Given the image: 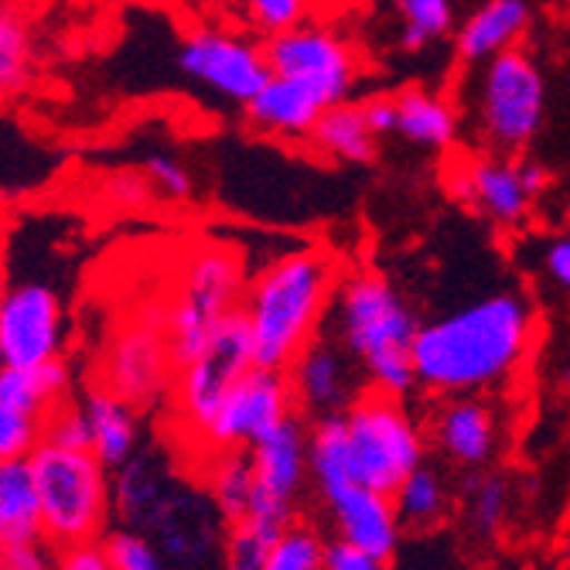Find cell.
Listing matches in <instances>:
<instances>
[{"label": "cell", "mask_w": 570, "mask_h": 570, "mask_svg": "<svg viewBox=\"0 0 570 570\" xmlns=\"http://www.w3.org/2000/svg\"><path fill=\"white\" fill-rule=\"evenodd\" d=\"M0 4H4V0H0Z\"/></svg>", "instance_id": "cell-50"}, {"label": "cell", "mask_w": 570, "mask_h": 570, "mask_svg": "<svg viewBox=\"0 0 570 570\" xmlns=\"http://www.w3.org/2000/svg\"><path fill=\"white\" fill-rule=\"evenodd\" d=\"M400 18V48L424 51L454 31V0H390Z\"/></svg>", "instance_id": "cell-29"}, {"label": "cell", "mask_w": 570, "mask_h": 570, "mask_svg": "<svg viewBox=\"0 0 570 570\" xmlns=\"http://www.w3.org/2000/svg\"><path fill=\"white\" fill-rule=\"evenodd\" d=\"M72 396V373L66 358H56L35 370L0 366V406H14L48 421L51 410H59Z\"/></svg>", "instance_id": "cell-26"}, {"label": "cell", "mask_w": 570, "mask_h": 570, "mask_svg": "<svg viewBox=\"0 0 570 570\" xmlns=\"http://www.w3.org/2000/svg\"><path fill=\"white\" fill-rule=\"evenodd\" d=\"M434 441L458 464H469V469L485 464L499 441L495 410L475 393L451 396L434 421Z\"/></svg>", "instance_id": "cell-22"}, {"label": "cell", "mask_w": 570, "mask_h": 570, "mask_svg": "<svg viewBox=\"0 0 570 570\" xmlns=\"http://www.w3.org/2000/svg\"><path fill=\"white\" fill-rule=\"evenodd\" d=\"M325 505L335 515L338 540L366 550L376 560H390L400 543V515L393 495L373 492L366 485H345L325 495Z\"/></svg>", "instance_id": "cell-18"}, {"label": "cell", "mask_w": 570, "mask_h": 570, "mask_svg": "<svg viewBox=\"0 0 570 570\" xmlns=\"http://www.w3.org/2000/svg\"><path fill=\"white\" fill-rule=\"evenodd\" d=\"M0 294H4V267H0Z\"/></svg>", "instance_id": "cell-48"}, {"label": "cell", "mask_w": 570, "mask_h": 570, "mask_svg": "<svg viewBox=\"0 0 570 570\" xmlns=\"http://www.w3.org/2000/svg\"><path fill=\"white\" fill-rule=\"evenodd\" d=\"M253 366V335L243 307H233L226 318L213 328L209 342L202 345L195 358L175 370L171 406L185 431L202 441L205 428L216 417L219 403L233 390V383Z\"/></svg>", "instance_id": "cell-8"}, {"label": "cell", "mask_w": 570, "mask_h": 570, "mask_svg": "<svg viewBox=\"0 0 570 570\" xmlns=\"http://www.w3.org/2000/svg\"><path fill=\"white\" fill-rule=\"evenodd\" d=\"M567 563H570V540H567Z\"/></svg>", "instance_id": "cell-49"}, {"label": "cell", "mask_w": 570, "mask_h": 570, "mask_svg": "<svg viewBox=\"0 0 570 570\" xmlns=\"http://www.w3.org/2000/svg\"><path fill=\"white\" fill-rule=\"evenodd\" d=\"M345 417L348 434V472L355 485L393 495L400 482L424 464V434L393 393H358Z\"/></svg>", "instance_id": "cell-6"}, {"label": "cell", "mask_w": 570, "mask_h": 570, "mask_svg": "<svg viewBox=\"0 0 570 570\" xmlns=\"http://www.w3.org/2000/svg\"><path fill=\"white\" fill-rule=\"evenodd\" d=\"M307 144L315 147L322 158L338 165H373L380 154V137L366 124L362 102H335L322 114V120L311 127Z\"/></svg>", "instance_id": "cell-24"}, {"label": "cell", "mask_w": 570, "mask_h": 570, "mask_svg": "<svg viewBox=\"0 0 570 570\" xmlns=\"http://www.w3.org/2000/svg\"><path fill=\"white\" fill-rule=\"evenodd\" d=\"M338 277V261L328 249L301 246L246 284L239 307L253 335V366L287 370L318 338Z\"/></svg>", "instance_id": "cell-2"}, {"label": "cell", "mask_w": 570, "mask_h": 570, "mask_svg": "<svg viewBox=\"0 0 570 570\" xmlns=\"http://www.w3.org/2000/svg\"><path fill=\"white\" fill-rule=\"evenodd\" d=\"M362 114H366V124L380 140L396 134V96H370L362 102Z\"/></svg>", "instance_id": "cell-43"}, {"label": "cell", "mask_w": 570, "mask_h": 570, "mask_svg": "<svg viewBox=\"0 0 570 570\" xmlns=\"http://www.w3.org/2000/svg\"><path fill=\"white\" fill-rule=\"evenodd\" d=\"M51 570H114V567L102 540H86V543L51 550Z\"/></svg>", "instance_id": "cell-40"}, {"label": "cell", "mask_w": 570, "mask_h": 570, "mask_svg": "<svg viewBox=\"0 0 570 570\" xmlns=\"http://www.w3.org/2000/svg\"><path fill=\"white\" fill-rule=\"evenodd\" d=\"M563 223H567V229H570V202H567V209H563Z\"/></svg>", "instance_id": "cell-47"}, {"label": "cell", "mask_w": 570, "mask_h": 570, "mask_svg": "<svg viewBox=\"0 0 570 570\" xmlns=\"http://www.w3.org/2000/svg\"><path fill=\"white\" fill-rule=\"evenodd\" d=\"M243 294H246V277L233 249L198 246L195 253H188L178 287L168 307L161 311L175 370L202 352L219 318H226L233 307L243 304Z\"/></svg>", "instance_id": "cell-7"}, {"label": "cell", "mask_w": 570, "mask_h": 570, "mask_svg": "<svg viewBox=\"0 0 570 570\" xmlns=\"http://www.w3.org/2000/svg\"><path fill=\"white\" fill-rule=\"evenodd\" d=\"M178 66L213 96L246 107L271 79L264 45L223 28H195L178 45Z\"/></svg>", "instance_id": "cell-10"}, {"label": "cell", "mask_w": 570, "mask_h": 570, "mask_svg": "<svg viewBox=\"0 0 570 570\" xmlns=\"http://www.w3.org/2000/svg\"><path fill=\"white\" fill-rule=\"evenodd\" d=\"M294 390L287 380V370H264L249 366L226 400L219 403L216 417L202 434L205 451H233V448H253L264 434H271L281 421L294 413Z\"/></svg>", "instance_id": "cell-14"}, {"label": "cell", "mask_w": 570, "mask_h": 570, "mask_svg": "<svg viewBox=\"0 0 570 570\" xmlns=\"http://www.w3.org/2000/svg\"><path fill=\"white\" fill-rule=\"evenodd\" d=\"M393 505L400 523L413 527V530H428L438 527L441 515H444V485L441 475L428 464H417L393 492Z\"/></svg>", "instance_id": "cell-30"}, {"label": "cell", "mask_w": 570, "mask_h": 570, "mask_svg": "<svg viewBox=\"0 0 570 570\" xmlns=\"http://www.w3.org/2000/svg\"><path fill=\"white\" fill-rule=\"evenodd\" d=\"M461 117L451 99L441 92H431L424 86H410L396 92V137H403L410 147L441 154L458 144Z\"/></svg>", "instance_id": "cell-23"}, {"label": "cell", "mask_w": 570, "mask_h": 570, "mask_svg": "<svg viewBox=\"0 0 570 570\" xmlns=\"http://www.w3.org/2000/svg\"><path fill=\"white\" fill-rule=\"evenodd\" d=\"M253 461V492L246 515L267 520L277 527H291L294 499L307 475V431L294 417L281 421L271 434H264L249 448Z\"/></svg>", "instance_id": "cell-15"}, {"label": "cell", "mask_w": 570, "mask_h": 570, "mask_svg": "<svg viewBox=\"0 0 570 570\" xmlns=\"http://www.w3.org/2000/svg\"><path fill=\"white\" fill-rule=\"evenodd\" d=\"M41 438H45V417H35V413L14 406H0V461L28 458Z\"/></svg>", "instance_id": "cell-37"}, {"label": "cell", "mask_w": 570, "mask_h": 570, "mask_svg": "<svg viewBox=\"0 0 570 570\" xmlns=\"http://www.w3.org/2000/svg\"><path fill=\"white\" fill-rule=\"evenodd\" d=\"M328 338H335L373 390L406 396L417 386L413 342L421 318L400 294V287L373 267L342 274L325 315Z\"/></svg>", "instance_id": "cell-3"}, {"label": "cell", "mask_w": 570, "mask_h": 570, "mask_svg": "<svg viewBox=\"0 0 570 570\" xmlns=\"http://www.w3.org/2000/svg\"><path fill=\"white\" fill-rule=\"evenodd\" d=\"M140 171H144L147 185L154 188V198L175 202V205L195 198V178H191L188 165L181 158H175V154H168V150H150V154H144Z\"/></svg>", "instance_id": "cell-33"}, {"label": "cell", "mask_w": 570, "mask_h": 570, "mask_svg": "<svg viewBox=\"0 0 570 570\" xmlns=\"http://www.w3.org/2000/svg\"><path fill=\"white\" fill-rule=\"evenodd\" d=\"M335 107V102L301 79H287V76H274L261 86L243 114L249 130L264 134V137H277V140H307L311 127L322 120V114Z\"/></svg>", "instance_id": "cell-17"}, {"label": "cell", "mask_w": 570, "mask_h": 570, "mask_svg": "<svg viewBox=\"0 0 570 570\" xmlns=\"http://www.w3.org/2000/svg\"><path fill=\"white\" fill-rule=\"evenodd\" d=\"M8 553H11V543H8V533H4V530H0V567H4Z\"/></svg>", "instance_id": "cell-45"}, {"label": "cell", "mask_w": 570, "mask_h": 570, "mask_svg": "<svg viewBox=\"0 0 570 570\" xmlns=\"http://www.w3.org/2000/svg\"><path fill=\"white\" fill-rule=\"evenodd\" d=\"M547 185L550 178L537 161L485 150L458 168L451 191L458 202H464L499 229H520L530 219L533 202L547 191Z\"/></svg>", "instance_id": "cell-11"}, {"label": "cell", "mask_w": 570, "mask_h": 570, "mask_svg": "<svg viewBox=\"0 0 570 570\" xmlns=\"http://www.w3.org/2000/svg\"><path fill=\"white\" fill-rule=\"evenodd\" d=\"M563 390H567V393H570V366H567V370H563Z\"/></svg>", "instance_id": "cell-46"}, {"label": "cell", "mask_w": 570, "mask_h": 570, "mask_svg": "<svg viewBox=\"0 0 570 570\" xmlns=\"http://www.w3.org/2000/svg\"><path fill=\"white\" fill-rule=\"evenodd\" d=\"M41 499L45 547L102 540L114 523V472L92 448L41 438L28 454Z\"/></svg>", "instance_id": "cell-4"}, {"label": "cell", "mask_w": 570, "mask_h": 570, "mask_svg": "<svg viewBox=\"0 0 570 570\" xmlns=\"http://www.w3.org/2000/svg\"><path fill=\"white\" fill-rule=\"evenodd\" d=\"M99 198L110 205L117 213H140L144 205H150L154 198V188L147 185L144 171H114L102 178L99 185Z\"/></svg>", "instance_id": "cell-38"}, {"label": "cell", "mask_w": 570, "mask_h": 570, "mask_svg": "<svg viewBox=\"0 0 570 570\" xmlns=\"http://www.w3.org/2000/svg\"><path fill=\"white\" fill-rule=\"evenodd\" d=\"M102 547H107L114 570H165V560H168L147 533L130 530V527L110 530L102 537Z\"/></svg>", "instance_id": "cell-35"}, {"label": "cell", "mask_w": 570, "mask_h": 570, "mask_svg": "<svg viewBox=\"0 0 570 570\" xmlns=\"http://www.w3.org/2000/svg\"><path fill=\"white\" fill-rule=\"evenodd\" d=\"M31 76V31L11 11L0 8V96L18 92Z\"/></svg>", "instance_id": "cell-32"}, {"label": "cell", "mask_w": 570, "mask_h": 570, "mask_svg": "<svg viewBox=\"0 0 570 570\" xmlns=\"http://www.w3.org/2000/svg\"><path fill=\"white\" fill-rule=\"evenodd\" d=\"M469 117L479 144L492 154H520L547 120V79L523 45L475 66L469 86Z\"/></svg>", "instance_id": "cell-5"}, {"label": "cell", "mask_w": 570, "mask_h": 570, "mask_svg": "<svg viewBox=\"0 0 570 570\" xmlns=\"http://www.w3.org/2000/svg\"><path fill=\"white\" fill-rule=\"evenodd\" d=\"M79 400V410L86 417L89 431V448L96 458L107 464L110 472H117L120 464H127L140 451V413L130 400L117 396L107 386H86Z\"/></svg>", "instance_id": "cell-20"}, {"label": "cell", "mask_w": 570, "mask_h": 570, "mask_svg": "<svg viewBox=\"0 0 570 570\" xmlns=\"http://www.w3.org/2000/svg\"><path fill=\"white\" fill-rule=\"evenodd\" d=\"M175 489L178 485L171 482L165 464L150 451H137L114 472V520L120 527L147 533Z\"/></svg>", "instance_id": "cell-21"}, {"label": "cell", "mask_w": 570, "mask_h": 570, "mask_svg": "<svg viewBox=\"0 0 570 570\" xmlns=\"http://www.w3.org/2000/svg\"><path fill=\"white\" fill-rule=\"evenodd\" d=\"M69 325L59 291L21 281L0 294V366H48L66 358Z\"/></svg>", "instance_id": "cell-9"}, {"label": "cell", "mask_w": 570, "mask_h": 570, "mask_svg": "<svg viewBox=\"0 0 570 570\" xmlns=\"http://www.w3.org/2000/svg\"><path fill=\"white\" fill-rule=\"evenodd\" d=\"M287 527L256 520V515H243V520L229 523L226 533V567L229 570H264L274 543L281 540Z\"/></svg>", "instance_id": "cell-31"}, {"label": "cell", "mask_w": 570, "mask_h": 570, "mask_svg": "<svg viewBox=\"0 0 570 570\" xmlns=\"http://www.w3.org/2000/svg\"><path fill=\"white\" fill-rule=\"evenodd\" d=\"M264 570H325L322 537L307 527H287L274 543Z\"/></svg>", "instance_id": "cell-34"}, {"label": "cell", "mask_w": 570, "mask_h": 570, "mask_svg": "<svg viewBox=\"0 0 570 570\" xmlns=\"http://www.w3.org/2000/svg\"><path fill=\"white\" fill-rule=\"evenodd\" d=\"M0 570H51V547H45V543L11 547V553Z\"/></svg>", "instance_id": "cell-44"}, {"label": "cell", "mask_w": 570, "mask_h": 570, "mask_svg": "<svg viewBox=\"0 0 570 570\" xmlns=\"http://www.w3.org/2000/svg\"><path fill=\"white\" fill-rule=\"evenodd\" d=\"M505 505H509V485L505 479L499 475H489L479 489H475V499H472V523L479 533H495L502 515H505Z\"/></svg>", "instance_id": "cell-39"}, {"label": "cell", "mask_w": 570, "mask_h": 570, "mask_svg": "<svg viewBox=\"0 0 570 570\" xmlns=\"http://www.w3.org/2000/svg\"><path fill=\"white\" fill-rule=\"evenodd\" d=\"M355 362L335 338H315L291 366L287 380L294 390V400L318 417H332V413H345L348 403L358 396L355 390Z\"/></svg>", "instance_id": "cell-16"}, {"label": "cell", "mask_w": 570, "mask_h": 570, "mask_svg": "<svg viewBox=\"0 0 570 570\" xmlns=\"http://www.w3.org/2000/svg\"><path fill=\"white\" fill-rule=\"evenodd\" d=\"M540 267L547 281L570 294V229L560 236H550L540 249Z\"/></svg>", "instance_id": "cell-41"}, {"label": "cell", "mask_w": 570, "mask_h": 570, "mask_svg": "<svg viewBox=\"0 0 570 570\" xmlns=\"http://www.w3.org/2000/svg\"><path fill=\"white\" fill-rule=\"evenodd\" d=\"M175 383V358L168 348L165 322H130L127 328L114 332L107 352L99 358L96 386H107L117 396L130 400L137 410L158 406L171 396Z\"/></svg>", "instance_id": "cell-12"}, {"label": "cell", "mask_w": 570, "mask_h": 570, "mask_svg": "<svg viewBox=\"0 0 570 570\" xmlns=\"http://www.w3.org/2000/svg\"><path fill=\"white\" fill-rule=\"evenodd\" d=\"M205 485H209L213 509L223 515L226 523L243 520V515H246V505H249V492H253V461H249V448L213 451V454H209V475H205Z\"/></svg>", "instance_id": "cell-28"}, {"label": "cell", "mask_w": 570, "mask_h": 570, "mask_svg": "<svg viewBox=\"0 0 570 570\" xmlns=\"http://www.w3.org/2000/svg\"><path fill=\"white\" fill-rule=\"evenodd\" d=\"M325 570H386V563L345 540H335L332 547H325Z\"/></svg>", "instance_id": "cell-42"}, {"label": "cell", "mask_w": 570, "mask_h": 570, "mask_svg": "<svg viewBox=\"0 0 570 570\" xmlns=\"http://www.w3.org/2000/svg\"><path fill=\"white\" fill-rule=\"evenodd\" d=\"M209 523H213L209 512H205L202 505H195L191 495L175 489L171 499L165 502L161 515L147 530V537L158 543V550L168 560L195 563L205 550H209V540H213V527Z\"/></svg>", "instance_id": "cell-27"}, {"label": "cell", "mask_w": 570, "mask_h": 570, "mask_svg": "<svg viewBox=\"0 0 570 570\" xmlns=\"http://www.w3.org/2000/svg\"><path fill=\"white\" fill-rule=\"evenodd\" d=\"M530 21H533L530 0H485V4L475 8L454 31L458 62L475 69V66L495 59L499 51L523 45Z\"/></svg>", "instance_id": "cell-19"}, {"label": "cell", "mask_w": 570, "mask_h": 570, "mask_svg": "<svg viewBox=\"0 0 570 570\" xmlns=\"http://www.w3.org/2000/svg\"><path fill=\"white\" fill-rule=\"evenodd\" d=\"M264 51H267L274 76L301 79L307 86L322 89L332 102H342L352 96L358 59L348 38L338 35L332 24L307 18L281 35H271L264 41Z\"/></svg>", "instance_id": "cell-13"}, {"label": "cell", "mask_w": 570, "mask_h": 570, "mask_svg": "<svg viewBox=\"0 0 570 570\" xmlns=\"http://www.w3.org/2000/svg\"><path fill=\"white\" fill-rule=\"evenodd\" d=\"M533 342V307L515 291H492L434 322H421L413 342L417 386L461 396L505 383Z\"/></svg>", "instance_id": "cell-1"}, {"label": "cell", "mask_w": 570, "mask_h": 570, "mask_svg": "<svg viewBox=\"0 0 570 570\" xmlns=\"http://www.w3.org/2000/svg\"><path fill=\"white\" fill-rule=\"evenodd\" d=\"M0 530L8 533L11 547L45 543L41 533V499L28 458L0 461Z\"/></svg>", "instance_id": "cell-25"}, {"label": "cell", "mask_w": 570, "mask_h": 570, "mask_svg": "<svg viewBox=\"0 0 570 570\" xmlns=\"http://www.w3.org/2000/svg\"><path fill=\"white\" fill-rule=\"evenodd\" d=\"M246 21L261 35H281L311 14V0H239Z\"/></svg>", "instance_id": "cell-36"}]
</instances>
